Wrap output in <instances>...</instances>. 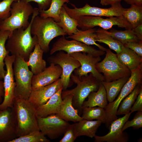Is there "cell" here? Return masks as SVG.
Wrapping results in <instances>:
<instances>
[{
	"mask_svg": "<svg viewBox=\"0 0 142 142\" xmlns=\"http://www.w3.org/2000/svg\"><path fill=\"white\" fill-rule=\"evenodd\" d=\"M4 91L3 81L0 80V104L3 101L4 96Z\"/></svg>",
	"mask_w": 142,
	"mask_h": 142,
	"instance_id": "obj_45",
	"label": "cell"
},
{
	"mask_svg": "<svg viewBox=\"0 0 142 142\" xmlns=\"http://www.w3.org/2000/svg\"><path fill=\"white\" fill-rule=\"evenodd\" d=\"M142 111V89L140 90L136 99L131 108L130 112Z\"/></svg>",
	"mask_w": 142,
	"mask_h": 142,
	"instance_id": "obj_41",
	"label": "cell"
},
{
	"mask_svg": "<svg viewBox=\"0 0 142 142\" xmlns=\"http://www.w3.org/2000/svg\"><path fill=\"white\" fill-rule=\"evenodd\" d=\"M69 54L78 60L81 64L80 67L74 71L75 75L80 78L87 76L88 73H90L101 82L104 81L103 74L98 72L96 68V64L101 60L100 56L81 52L73 53Z\"/></svg>",
	"mask_w": 142,
	"mask_h": 142,
	"instance_id": "obj_14",
	"label": "cell"
},
{
	"mask_svg": "<svg viewBox=\"0 0 142 142\" xmlns=\"http://www.w3.org/2000/svg\"><path fill=\"white\" fill-rule=\"evenodd\" d=\"M44 135L39 130L35 131L17 137L11 142H49Z\"/></svg>",
	"mask_w": 142,
	"mask_h": 142,
	"instance_id": "obj_36",
	"label": "cell"
},
{
	"mask_svg": "<svg viewBox=\"0 0 142 142\" xmlns=\"http://www.w3.org/2000/svg\"><path fill=\"white\" fill-rule=\"evenodd\" d=\"M132 127L135 129H139L142 127V111H137L133 119L127 120L124 125L122 130L124 131L125 129Z\"/></svg>",
	"mask_w": 142,
	"mask_h": 142,
	"instance_id": "obj_38",
	"label": "cell"
},
{
	"mask_svg": "<svg viewBox=\"0 0 142 142\" xmlns=\"http://www.w3.org/2000/svg\"><path fill=\"white\" fill-rule=\"evenodd\" d=\"M13 107L16 120L17 137L39 130L36 108L28 100L14 97Z\"/></svg>",
	"mask_w": 142,
	"mask_h": 142,
	"instance_id": "obj_2",
	"label": "cell"
},
{
	"mask_svg": "<svg viewBox=\"0 0 142 142\" xmlns=\"http://www.w3.org/2000/svg\"><path fill=\"white\" fill-rule=\"evenodd\" d=\"M1 1V0H0V1Z\"/></svg>",
	"mask_w": 142,
	"mask_h": 142,
	"instance_id": "obj_47",
	"label": "cell"
},
{
	"mask_svg": "<svg viewBox=\"0 0 142 142\" xmlns=\"http://www.w3.org/2000/svg\"><path fill=\"white\" fill-rule=\"evenodd\" d=\"M100 120H83L74 123L78 137L85 136L90 138L94 137L97 130L102 124Z\"/></svg>",
	"mask_w": 142,
	"mask_h": 142,
	"instance_id": "obj_24",
	"label": "cell"
},
{
	"mask_svg": "<svg viewBox=\"0 0 142 142\" xmlns=\"http://www.w3.org/2000/svg\"><path fill=\"white\" fill-rule=\"evenodd\" d=\"M141 84L137 85L133 90L121 101L116 113V116L125 115L129 113L140 90Z\"/></svg>",
	"mask_w": 142,
	"mask_h": 142,
	"instance_id": "obj_30",
	"label": "cell"
},
{
	"mask_svg": "<svg viewBox=\"0 0 142 142\" xmlns=\"http://www.w3.org/2000/svg\"><path fill=\"white\" fill-rule=\"evenodd\" d=\"M78 21V27L84 30L98 26L107 30L111 28L114 26L124 28L126 29H131L132 27L123 17H113L104 18L101 17L84 16L76 19Z\"/></svg>",
	"mask_w": 142,
	"mask_h": 142,
	"instance_id": "obj_10",
	"label": "cell"
},
{
	"mask_svg": "<svg viewBox=\"0 0 142 142\" xmlns=\"http://www.w3.org/2000/svg\"><path fill=\"white\" fill-rule=\"evenodd\" d=\"M82 117L83 119L88 120H96L101 121L105 124L106 114L104 108L99 107H82Z\"/></svg>",
	"mask_w": 142,
	"mask_h": 142,
	"instance_id": "obj_33",
	"label": "cell"
},
{
	"mask_svg": "<svg viewBox=\"0 0 142 142\" xmlns=\"http://www.w3.org/2000/svg\"><path fill=\"white\" fill-rule=\"evenodd\" d=\"M44 53L37 43L29 55L27 63L34 75L39 73L46 68V62L43 58Z\"/></svg>",
	"mask_w": 142,
	"mask_h": 142,
	"instance_id": "obj_22",
	"label": "cell"
},
{
	"mask_svg": "<svg viewBox=\"0 0 142 142\" xmlns=\"http://www.w3.org/2000/svg\"><path fill=\"white\" fill-rule=\"evenodd\" d=\"M63 88L60 78L49 85L32 89L28 100L36 108L46 103L58 91Z\"/></svg>",
	"mask_w": 142,
	"mask_h": 142,
	"instance_id": "obj_18",
	"label": "cell"
},
{
	"mask_svg": "<svg viewBox=\"0 0 142 142\" xmlns=\"http://www.w3.org/2000/svg\"><path fill=\"white\" fill-rule=\"evenodd\" d=\"M116 54L120 62L130 71L137 68L142 64V57L124 46L121 51Z\"/></svg>",
	"mask_w": 142,
	"mask_h": 142,
	"instance_id": "obj_23",
	"label": "cell"
},
{
	"mask_svg": "<svg viewBox=\"0 0 142 142\" xmlns=\"http://www.w3.org/2000/svg\"><path fill=\"white\" fill-rule=\"evenodd\" d=\"M129 78H123L110 82H101L105 90L108 102H111L115 99Z\"/></svg>",
	"mask_w": 142,
	"mask_h": 142,
	"instance_id": "obj_27",
	"label": "cell"
},
{
	"mask_svg": "<svg viewBox=\"0 0 142 142\" xmlns=\"http://www.w3.org/2000/svg\"><path fill=\"white\" fill-rule=\"evenodd\" d=\"M87 97V100L84 101L82 107L98 106L104 108L108 104L106 91L101 82L98 90L91 92Z\"/></svg>",
	"mask_w": 142,
	"mask_h": 142,
	"instance_id": "obj_26",
	"label": "cell"
},
{
	"mask_svg": "<svg viewBox=\"0 0 142 142\" xmlns=\"http://www.w3.org/2000/svg\"><path fill=\"white\" fill-rule=\"evenodd\" d=\"M10 34L7 30H0V80L3 79L6 72L4 68V59L9 52L6 50L5 43Z\"/></svg>",
	"mask_w": 142,
	"mask_h": 142,
	"instance_id": "obj_35",
	"label": "cell"
},
{
	"mask_svg": "<svg viewBox=\"0 0 142 142\" xmlns=\"http://www.w3.org/2000/svg\"><path fill=\"white\" fill-rule=\"evenodd\" d=\"M17 130L13 106L0 110V142H11L17 138Z\"/></svg>",
	"mask_w": 142,
	"mask_h": 142,
	"instance_id": "obj_16",
	"label": "cell"
},
{
	"mask_svg": "<svg viewBox=\"0 0 142 142\" xmlns=\"http://www.w3.org/2000/svg\"><path fill=\"white\" fill-rule=\"evenodd\" d=\"M73 95H68L63 99L58 113L56 114L64 120L77 123L83 119L72 105Z\"/></svg>",
	"mask_w": 142,
	"mask_h": 142,
	"instance_id": "obj_21",
	"label": "cell"
},
{
	"mask_svg": "<svg viewBox=\"0 0 142 142\" xmlns=\"http://www.w3.org/2000/svg\"><path fill=\"white\" fill-rule=\"evenodd\" d=\"M39 130L51 139H56L64 134L71 124L55 114L45 117L38 116Z\"/></svg>",
	"mask_w": 142,
	"mask_h": 142,
	"instance_id": "obj_11",
	"label": "cell"
},
{
	"mask_svg": "<svg viewBox=\"0 0 142 142\" xmlns=\"http://www.w3.org/2000/svg\"><path fill=\"white\" fill-rule=\"evenodd\" d=\"M34 10V8L30 3L24 0L13 2L11 6L10 16L0 21V30L8 31L11 33L17 29L26 28L30 24L29 17Z\"/></svg>",
	"mask_w": 142,
	"mask_h": 142,
	"instance_id": "obj_5",
	"label": "cell"
},
{
	"mask_svg": "<svg viewBox=\"0 0 142 142\" xmlns=\"http://www.w3.org/2000/svg\"><path fill=\"white\" fill-rule=\"evenodd\" d=\"M73 8H69L66 4L63 6L66 11L71 17L75 19L84 16H105L108 17H123L125 8L121 6L120 2L113 4L108 8H102L92 7L86 3L83 7L77 8L72 4Z\"/></svg>",
	"mask_w": 142,
	"mask_h": 142,
	"instance_id": "obj_9",
	"label": "cell"
},
{
	"mask_svg": "<svg viewBox=\"0 0 142 142\" xmlns=\"http://www.w3.org/2000/svg\"><path fill=\"white\" fill-rule=\"evenodd\" d=\"M132 113L130 112L122 117L112 121L108 128L109 131L105 135L94 137L95 142H127L129 140L127 133L122 130L123 127Z\"/></svg>",
	"mask_w": 142,
	"mask_h": 142,
	"instance_id": "obj_17",
	"label": "cell"
},
{
	"mask_svg": "<svg viewBox=\"0 0 142 142\" xmlns=\"http://www.w3.org/2000/svg\"><path fill=\"white\" fill-rule=\"evenodd\" d=\"M105 53L104 59L95 66L98 71L103 74L104 81L110 82L123 78L129 77L131 71L120 62L116 54L109 49H106Z\"/></svg>",
	"mask_w": 142,
	"mask_h": 142,
	"instance_id": "obj_7",
	"label": "cell"
},
{
	"mask_svg": "<svg viewBox=\"0 0 142 142\" xmlns=\"http://www.w3.org/2000/svg\"><path fill=\"white\" fill-rule=\"evenodd\" d=\"M55 55L48 57L47 60L50 63L59 65L62 69L60 79L62 84L63 90H65L69 87L70 76L74 70L79 67V62L64 51H60Z\"/></svg>",
	"mask_w": 142,
	"mask_h": 142,
	"instance_id": "obj_12",
	"label": "cell"
},
{
	"mask_svg": "<svg viewBox=\"0 0 142 142\" xmlns=\"http://www.w3.org/2000/svg\"><path fill=\"white\" fill-rule=\"evenodd\" d=\"M69 0H51L49 7L45 10H39V16L43 17H50L56 22L60 21L59 15L61 9L65 3H69Z\"/></svg>",
	"mask_w": 142,
	"mask_h": 142,
	"instance_id": "obj_32",
	"label": "cell"
},
{
	"mask_svg": "<svg viewBox=\"0 0 142 142\" xmlns=\"http://www.w3.org/2000/svg\"><path fill=\"white\" fill-rule=\"evenodd\" d=\"M130 5H136L142 6V0H123Z\"/></svg>",
	"mask_w": 142,
	"mask_h": 142,
	"instance_id": "obj_46",
	"label": "cell"
},
{
	"mask_svg": "<svg viewBox=\"0 0 142 142\" xmlns=\"http://www.w3.org/2000/svg\"><path fill=\"white\" fill-rule=\"evenodd\" d=\"M96 41L106 44L109 48L114 50L117 54L122 50L124 46L120 42L106 32L104 29L100 28L97 29Z\"/></svg>",
	"mask_w": 142,
	"mask_h": 142,
	"instance_id": "obj_29",
	"label": "cell"
},
{
	"mask_svg": "<svg viewBox=\"0 0 142 142\" xmlns=\"http://www.w3.org/2000/svg\"><path fill=\"white\" fill-rule=\"evenodd\" d=\"M59 18L60 21L57 22V24L67 34L70 36L75 32L78 26V21L70 17L63 7L61 9Z\"/></svg>",
	"mask_w": 142,
	"mask_h": 142,
	"instance_id": "obj_31",
	"label": "cell"
},
{
	"mask_svg": "<svg viewBox=\"0 0 142 142\" xmlns=\"http://www.w3.org/2000/svg\"><path fill=\"white\" fill-rule=\"evenodd\" d=\"M19 0H3L0 1V21L4 20L11 15L12 3Z\"/></svg>",
	"mask_w": 142,
	"mask_h": 142,
	"instance_id": "obj_37",
	"label": "cell"
},
{
	"mask_svg": "<svg viewBox=\"0 0 142 142\" xmlns=\"http://www.w3.org/2000/svg\"><path fill=\"white\" fill-rule=\"evenodd\" d=\"M26 2L30 3L34 2L38 4L39 10H45L48 9L50 7L51 0H24Z\"/></svg>",
	"mask_w": 142,
	"mask_h": 142,
	"instance_id": "obj_42",
	"label": "cell"
},
{
	"mask_svg": "<svg viewBox=\"0 0 142 142\" xmlns=\"http://www.w3.org/2000/svg\"><path fill=\"white\" fill-rule=\"evenodd\" d=\"M63 90V88H61L54 94L46 103L36 108L38 116L45 117L58 113L63 100L62 96Z\"/></svg>",
	"mask_w": 142,
	"mask_h": 142,
	"instance_id": "obj_20",
	"label": "cell"
},
{
	"mask_svg": "<svg viewBox=\"0 0 142 142\" xmlns=\"http://www.w3.org/2000/svg\"><path fill=\"white\" fill-rule=\"evenodd\" d=\"M123 45L133 50L139 56L142 57V41L138 42H129Z\"/></svg>",
	"mask_w": 142,
	"mask_h": 142,
	"instance_id": "obj_40",
	"label": "cell"
},
{
	"mask_svg": "<svg viewBox=\"0 0 142 142\" xmlns=\"http://www.w3.org/2000/svg\"><path fill=\"white\" fill-rule=\"evenodd\" d=\"M39 11L38 8H34L30 24L27 28L17 29L10 33L6 48L11 55L20 56L26 61L28 60L30 54L38 43L37 37L32 36L31 27L33 19L39 14Z\"/></svg>",
	"mask_w": 142,
	"mask_h": 142,
	"instance_id": "obj_1",
	"label": "cell"
},
{
	"mask_svg": "<svg viewBox=\"0 0 142 142\" xmlns=\"http://www.w3.org/2000/svg\"><path fill=\"white\" fill-rule=\"evenodd\" d=\"M60 51L65 52L69 54L81 52L100 57L105 53V51L97 49L90 45L76 40H68L64 36H62L53 44L50 51V54L52 55L55 52Z\"/></svg>",
	"mask_w": 142,
	"mask_h": 142,
	"instance_id": "obj_13",
	"label": "cell"
},
{
	"mask_svg": "<svg viewBox=\"0 0 142 142\" xmlns=\"http://www.w3.org/2000/svg\"><path fill=\"white\" fill-rule=\"evenodd\" d=\"M62 69L58 65L53 63L39 73L33 75L32 80V89L40 87L49 85L60 77Z\"/></svg>",
	"mask_w": 142,
	"mask_h": 142,
	"instance_id": "obj_19",
	"label": "cell"
},
{
	"mask_svg": "<svg viewBox=\"0 0 142 142\" xmlns=\"http://www.w3.org/2000/svg\"><path fill=\"white\" fill-rule=\"evenodd\" d=\"M70 78L77 85L70 90H62V98L63 99L67 95H72L73 106L81 115L82 113L83 105L85 99L91 92L98 90L101 82L90 73L87 76H83L80 78L72 73Z\"/></svg>",
	"mask_w": 142,
	"mask_h": 142,
	"instance_id": "obj_4",
	"label": "cell"
},
{
	"mask_svg": "<svg viewBox=\"0 0 142 142\" xmlns=\"http://www.w3.org/2000/svg\"><path fill=\"white\" fill-rule=\"evenodd\" d=\"M122 0H100V3L102 6L111 5L116 3L121 2Z\"/></svg>",
	"mask_w": 142,
	"mask_h": 142,
	"instance_id": "obj_44",
	"label": "cell"
},
{
	"mask_svg": "<svg viewBox=\"0 0 142 142\" xmlns=\"http://www.w3.org/2000/svg\"><path fill=\"white\" fill-rule=\"evenodd\" d=\"M142 64L131 71V75L122 88L117 98L108 103L104 108L106 114L105 126L108 127L111 122L118 118L116 113L123 100L129 95L138 84H142Z\"/></svg>",
	"mask_w": 142,
	"mask_h": 142,
	"instance_id": "obj_8",
	"label": "cell"
},
{
	"mask_svg": "<svg viewBox=\"0 0 142 142\" xmlns=\"http://www.w3.org/2000/svg\"><path fill=\"white\" fill-rule=\"evenodd\" d=\"M97 29L94 28L84 30L77 29L73 34L67 38L75 40L88 45H94L98 47L99 49L105 52L106 48L96 43L95 37Z\"/></svg>",
	"mask_w": 142,
	"mask_h": 142,
	"instance_id": "obj_25",
	"label": "cell"
},
{
	"mask_svg": "<svg viewBox=\"0 0 142 142\" xmlns=\"http://www.w3.org/2000/svg\"><path fill=\"white\" fill-rule=\"evenodd\" d=\"M105 32L117 40L123 45L130 42H138L140 40L134 34L132 29L118 30L111 29L110 31L104 30Z\"/></svg>",
	"mask_w": 142,
	"mask_h": 142,
	"instance_id": "obj_34",
	"label": "cell"
},
{
	"mask_svg": "<svg viewBox=\"0 0 142 142\" xmlns=\"http://www.w3.org/2000/svg\"><path fill=\"white\" fill-rule=\"evenodd\" d=\"M15 58V56L8 54L4 59L6 68V72L3 79L4 94L3 101L0 104L1 110L13 106L16 86L13 65Z\"/></svg>",
	"mask_w": 142,
	"mask_h": 142,
	"instance_id": "obj_15",
	"label": "cell"
},
{
	"mask_svg": "<svg viewBox=\"0 0 142 142\" xmlns=\"http://www.w3.org/2000/svg\"><path fill=\"white\" fill-rule=\"evenodd\" d=\"M63 137L59 142H74L78 137L74 123L71 124L64 133Z\"/></svg>",
	"mask_w": 142,
	"mask_h": 142,
	"instance_id": "obj_39",
	"label": "cell"
},
{
	"mask_svg": "<svg viewBox=\"0 0 142 142\" xmlns=\"http://www.w3.org/2000/svg\"><path fill=\"white\" fill-rule=\"evenodd\" d=\"M131 29L134 34L139 39L142 41V24L133 28Z\"/></svg>",
	"mask_w": 142,
	"mask_h": 142,
	"instance_id": "obj_43",
	"label": "cell"
},
{
	"mask_svg": "<svg viewBox=\"0 0 142 142\" xmlns=\"http://www.w3.org/2000/svg\"><path fill=\"white\" fill-rule=\"evenodd\" d=\"M32 35L36 36L38 44L44 53L49 51V44L55 37L67 35L52 18H44L38 15L33 19L31 26Z\"/></svg>",
	"mask_w": 142,
	"mask_h": 142,
	"instance_id": "obj_3",
	"label": "cell"
},
{
	"mask_svg": "<svg viewBox=\"0 0 142 142\" xmlns=\"http://www.w3.org/2000/svg\"><path fill=\"white\" fill-rule=\"evenodd\" d=\"M13 69L16 83L14 97L28 100L32 89L31 82L34 75L29 68L27 61L20 56H15Z\"/></svg>",
	"mask_w": 142,
	"mask_h": 142,
	"instance_id": "obj_6",
	"label": "cell"
},
{
	"mask_svg": "<svg viewBox=\"0 0 142 142\" xmlns=\"http://www.w3.org/2000/svg\"><path fill=\"white\" fill-rule=\"evenodd\" d=\"M123 17L132 28L142 24V6L132 5L125 8Z\"/></svg>",
	"mask_w": 142,
	"mask_h": 142,
	"instance_id": "obj_28",
	"label": "cell"
}]
</instances>
